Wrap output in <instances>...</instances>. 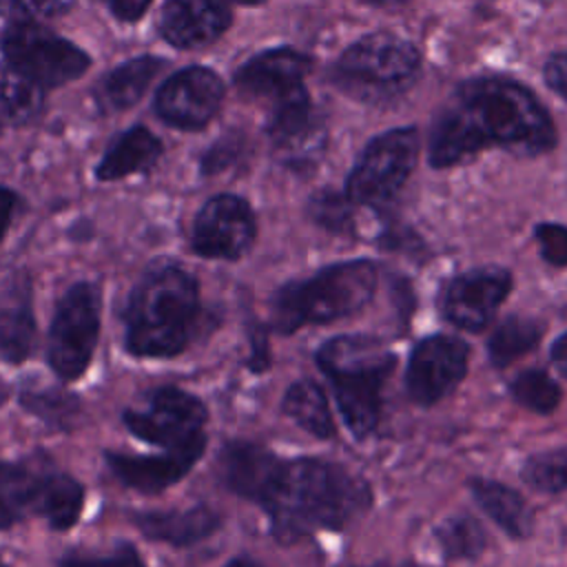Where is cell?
I'll return each instance as SVG.
<instances>
[{
    "instance_id": "52a82bcc",
    "label": "cell",
    "mask_w": 567,
    "mask_h": 567,
    "mask_svg": "<svg viewBox=\"0 0 567 567\" xmlns=\"http://www.w3.org/2000/svg\"><path fill=\"white\" fill-rule=\"evenodd\" d=\"M421 64L419 49L394 33H370L352 42L332 69V82L357 100L383 102L410 86Z\"/></svg>"
},
{
    "instance_id": "7bdbcfd3",
    "label": "cell",
    "mask_w": 567,
    "mask_h": 567,
    "mask_svg": "<svg viewBox=\"0 0 567 567\" xmlns=\"http://www.w3.org/2000/svg\"><path fill=\"white\" fill-rule=\"evenodd\" d=\"M224 4H246V7H255V4H261L266 0H221Z\"/></svg>"
},
{
    "instance_id": "b9f144b4",
    "label": "cell",
    "mask_w": 567,
    "mask_h": 567,
    "mask_svg": "<svg viewBox=\"0 0 567 567\" xmlns=\"http://www.w3.org/2000/svg\"><path fill=\"white\" fill-rule=\"evenodd\" d=\"M224 567H259L255 560H250L248 556H237L233 560H228Z\"/></svg>"
},
{
    "instance_id": "7a4b0ae2",
    "label": "cell",
    "mask_w": 567,
    "mask_h": 567,
    "mask_svg": "<svg viewBox=\"0 0 567 567\" xmlns=\"http://www.w3.org/2000/svg\"><path fill=\"white\" fill-rule=\"evenodd\" d=\"M272 536L299 540L317 529H341L370 505L368 485L346 467L319 458L281 461L272 485L259 503Z\"/></svg>"
},
{
    "instance_id": "6da1fadb",
    "label": "cell",
    "mask_w": 567,
    "mask_h": 567,
    "mask_svg": "<svg viewBox=\"0 0 567 567\" xmlns=\"http://www.w3.org/2000/svg\"><path fill=\"white\" fill-rule=\"evenodd\" d=\"M556 140L547 109L527 86L503 75H478L461 82L452 104L434 117L427 159L434 168H447L489 146L540 155Z\"/></svg>"
},
{
    "instance_id": "ba28073f",
    "label": "cell",
    "mask_w": 567,
    "mask_h": 567,
    "mask_svg": "<svg viewBox=\"0 0 567 567\" xmlns=\"http://www.w3.org/2000/svg\"><path fill=\"white\" fill-rule=\"evenodd\" d=\"M100 317L102 295L93 281H75L58 299L49 326L47 363L60 381H75L89 370L100 339Z\"/></svg>"
},
{
    "instance_id": "8fae6325",
    "label": "cell",
    "mask_w": 567,
    "mask_h": 567,
    "mask_svg": "<svg viewBox=\"0 0 567 567\" xmlns=\"http://www.w3.org/2000/svg\"><path fill=\"white\" fill-rule=\"evenodd\" d=\"M7 64L29 75L44 89L78 80L91 64V58L38 22H11L0 38Z\"/></svg>"
},
{
    "instance_id": "f35d334b",
    "label": "cell",
    "mask_w": 567,
    "mask_h": 567,
    "mask_svg": "<svg viewBox=\"0 0 567 567\" xmlns=\"http://www.w3.org/2000/svg\"><path fill=\"white\" fill-rule=\"evenodd\" d=\"M153 0H106L109 9L120 18V20H126V22H133L137 18H142V13L148 9Z\"/></svg>"
},
{
    "instance_id": "277c9868",
    "label": "cell",
    "mask_w": 567,
    "mask_h": 567,
    "mask_svg": "<svg viewBox=\"0 0 567 567\" xmlns=\"http://www.w3.org/2000/svg\"><path fill=\"white\" fill-rule=\"evenodd\" d=\"M317 363L332 383L350 432L357 439L368 436L381 414V390L394 354L372 337L341 334L317 350Z\"/></svg>"
},
{
    "instance_id": "f546056e",
    "label": "cell",
    "mask_w": 567,
    "mask_h": 567,
    "mask_svg": "<svg viewBox=\"0 0 567 567\" xmlns=\"http://www.w3.org/2000/svg\"><path fill=\"white\" fill-rule=\"evenodd\" d=\"M434 536L447 558H474L485 549L487 543L485 529L470 516H454L443 520Z\"/></svg>"
},
{
    "instance_id": "7c38bea8",
    "label": "cell",
    "mask_w": 567,
    "mask_h": 567,
    "mask_svg": "<svg viewBox=\"0 0 567 567\" xmlns=\"http://www.w3.org/2000/svg\"><path fill=\"white\" fill-rule=\"evenodd\" d=\"M257 235V221L244 197L221 193L210 197L195 215L190 248L204 259H239Z\"/></svg>"
},
{
    "instance_id": "5bb4252c",
    "label": "cell",
    "mask_w": 567,
    "mask_h": 567,
    "mask_svg": "<svg viewBox=\"0 0 567 567\" xmlns=\"http://www.w3.org/2000/svg\"><path fill=\"white\" fill-rule=\"evenodd\" d=\"M465 341L447 334L423 339L410 354L405 388L414 403L432 405L450 394L467 372Z\"/></svg>"
},
{
    "instance_id": "44dd1931",
    "label": "cell",
    "mask_w": 567,
    "mask_h": 567,
    "mask_svg": "<svg viewBox=\"0 0 567 567\" xmlns=\"http://www.w3.org/2000/svg\"><path fill=\"white\" fill-rule=\"evenodd\" d=\"M284 458L250 441H230L219 452V476L224 485L257 505L272 485Z\"/></svg>"
},
{
    "instance_id": "4dcf8cb0",
    "label": "cell",
    "mask_w": 567,
    "mask_h": 567,
    "mask_svg": "<svg viewBox=\"0 0 567 567\" xmlns=\"http://www.w3.org/2000/svg\"><path fill=\"white\" fill-rule=\"evenodd\" d=\"M512 396L527 410L538 414H549L560 403V388L558 383L543 370H527L520 372L512 385Z\"/></svg>"
},
{
    "instance_id": "d4e9b609",
    "label": "cell",
    "mask_w": 567,
    "mask_h": 567,
    "mask_svg": "<svg viewBox=\"0 0 567 567\" xmlns=\"http://www.w3.org/2000/svg\"><path fill=\"white\" fill-rule=\"evenodd\" d=\"M476 503L483 512L514 538H525L532 532V509L518 492L496 481L474 478L470 483Z\"/></svg>"
},
{
    "instance_id": "d6a6232c",
    "label": "cell",
    "mask_w": 567,
    "mask_h": 567,
    "mask_svg": "<svg viewBox=\"0 0 567 567\" xmlns=\"http://www.w3.org/2000/svg\"><path fill=\"white\" fill-rule=\"evenodd\" d=\"M58 567H146L144 558L131 543H117L109 551H69Z\"/></svg>"
},
{
    "instance_id": "f1b7e54d",
    "label": "cell",
    "mask_w": 567,
    "mask_h": 567,
    "mask_svg": "<svg viewBox=\"0 0 567 567\" xmlns=\"http://www.w3.org/2000/svg\"><path fill=\"white\" fill-rule=\"evenodd\" d=\"M543 337V326L529 317H507L489 334L487 354L496 368L514 363L518 357L536 348Z\"/></svg>"
},
{
    "instance_id": "7402d4cb",
    "label": "cell",
    "mask_w": 567,
    "mask_h": 567,
    "mask_svg": "<svg viewBox=\"0 0 567 567\" xmlns=\"http://www.w3.org/2000/svg\"><path fill=\"white\" fill-rule=\"evenodd\" d=\"M133 525L155 543H166L173 547H190L221 525V518L208 505H193L186 509H164V512H135L131 514Z\"/></svg>"
},
{
    "instance_id": "60d3db41",
    "label": "cell",
    "mask_w": 567,
    "mask_h": 567,
    "mask_svg": "<svg viewBox=\"0 0 567 567\" xmlns=\"http://www.w3.org/2000/svg\"><path fill=\"white\" fill-rule=\"evenodd\" d=\"M551 363L567 379V332L554 341V346H551Z\"/></svg>"
},
{
    "instance_id": "1f68e13d",
    "label": "cell",
    "mask_w": 567,
    "mask_h": 567,
    "mask_svg": "<svg viewBox=\"0 0 567 567\" xmlns=\"http://www.w3.org/2000/svg\"><path fill=\"white\" fill-rule=\"evenodd\" d=\"M523 481L540 492H560L567 487V445L534 454L520 470Z\"/></svg>"
},
{
    "instance_id": "cb8c5ba5",
    "label": "cell",
    "mask_w": 567,
    "mask_h": 567,
    "mask_svg": "<svg viewBox=\"0 0 567 567\" xmlns=\"http://www.w3.org/2000/svg\"><path fill=\"white\" fill-rule=\"evenodd\" d=\"M162 66L164 62L153 55H140V58L126 60L102 80L97 91L100 102L113 111L131 109L146 93L148 84L153 82V78Z\"/></svg>"
},
{
    "instance_id": "30bf717a",
    "label": "cell",
    "mask_w": 567,
    "mask_h": 567,
    "mask_svg": "<svg viewBox=\"0 0 567 567\" xmlns=\"http://www.w3.org/2000/svg\"><path fill=\"white\" fill-rule=\"evenodd\" d=\"M419 148L414 126L390 128L372 137L346 179L348 199L363 206H383L394 199L416 166Z\"/></svg>"
},
{
    "instance_id": "2e32d148",
    "label": "cell",
    "mask_w": 567,
    "mask_h": 567,
    "mask_svg": "<svg viewBox=\"0 0 567 567\" xmlns=\"http://www.w3.org/2000/svg\"><path fill=\"white\" fill-rule=\"evenodd\" d=\"M204 450L206 441L142 456L124 454L117 450H104V461L111 474L124 487L135 489L140 494H159L171 485L179 483L202 458Z\"/></svg>"
},
{
    "instance_id": "9c48e42d",
    "label": "cell",
    "mask_w": 567,
    "mask_h": 567,
    "mask_svg": "<svg viewBox=\"0 0 567 567\" xmlns=\"http://www.w3.org/2000/svg\"><path fill=\"white\" fill-rule=\"evenodd\" d=\"M206 405L177 385L151 388L122 412V423L135 439L162 450L206 441Z\"/></svg>"
},
{
    "instance_id": "ab89813d",
    "label": "cell",
    "mask_w": 567,
    "mask_h": 567,
    "mask_svg": "<svg viewBox=\"0 0 567 567\" xmlns=\"http://www.w3.org/2000/svg\"><path fill=\"white\" fill-rule=\"evenodd\" d=\"M16 206H18V195L11 188L0 186V241L7 235V230H9V224H11V217L16 213Z\"/></svg>"
},
{
    "instance_id": "836d02e7",
    "label": "cell",
    "mask_w": 567,
    "mask_h": 567,
    "mask_svg": "<svg viewBox=\"0 0 567 567\" xmlns=\"http://www.w3.org/2000/svg\"><path fill=\"white\" fill-rule=\"evenodd\" d=\"M352 202L348 199V195H339L332 190H323L317 193L310 202V215L317 224H321L328 230L334 233H343L350 228V219H352Z\"/></svg>"
},
{
    "instance_id": "ffe728a7",
    "label": "cell",
    "mask_w": 567,
    "mask_h": 567,
    "mask_svg": "<svg viewBox=\"0 0 567 567\" xmlns=\"http://www.w3.org/2000/svg\"><path fill=\"white\" fill-rule=\"evenodd\" d=\"M266 133L272 146L288 159L308 155L315 146H321L323 128L315 117L306 86H297L272 102Z\"/></svg>"
},
{
    "instance_id": "8992f818",
    "label": "cell",
    "mask_w": 567,
    "mask_h": 567,
    "mask_svg": "<svg viewBox=\"0 0 567 567\" xmlns=\"http://www.w3.org/2000/svg\"><path fill=\"white\" fill-rule=\"evenodd\" d=\"M379 270L368 259L341 261L317 275L281 286L272 297L270 319L275 330L295 332L343 319L361 310L374 295Z\"/></svg>"
},
{
    "instance_id": "d6986e66",
    "label": "cell",
    "mask_w": 567,
    "mask_h": 567,
    "mask_svg": "<svg viewBox=\"0 0 567 567\" xmlns=\"http://www.w3.org/2000/svg\"><path fill=\"white\" fill-rule=\"evenodd\" d=\"M35 337L33 284L24 272H13L0 284V359L9 365L24 363L33 352Z\"/></svg>"
},
{
    "instance_id": "74e56055",
    "label": "cell",
    "mask_w": 567,
    "mask_h": 567,
    "mask_svg": "<svg viewBox=\"0 0 567 567\" xmlns=\"http://www.w3.org/2000/svg\"><path fill=\"white\" fill-rule=\"evenodd\" d=\"M543 75L547 86L563 100H567V53H554L551 58H547Z\"/></svg>"
},
{
    "instance_id": "ee69618b",
    "label": "cell",
    "mask_w": 567,
    "mask_h": 567,
    "mask_svg": "<svg viewBox=\"0 0 567 567\" xmlns=\"http://www.w3.org/2000/svg\"><path fill=\"white\" fill-rule=\"evenodd\" d=\"M0 567H7V563H4V560H2V558H0Z\"/></svg>"
},
{
    "instance_id": "e575fe53",
    "label": "cell",
    "mask_w": 567,
    "mask_h": 567,
    "mask_svg": "<svg viewBox=\"0 0 567 567\" xmlns=\"http://www.w3.org/2000/svg\"><path fill=\"white\" fill-rule=\"evenodd\" d=\"M69 4L71 0H0V11L11 22H35V18L55 16Z\"/></svg>"
},
{
    "instance_id": "83f0119b",
    "label": "cell",
    "mask_w": 567,
    "mask_h": 567,
    "mask_svg": "<svg viewBox=\"0 0 567 567\" xmlns=\"http://www.w3.org/2000/svg\"><path fill=\"white\" fill-rule=\"evenodd\" d=\"M18 401L29 414L60 432H71L82 421V401L64 388L22 390Z\"/></svg>"
},
{
    "instance_id": "f6af8a7d",
    "label": "cell",
    "mask_w": 567,
    "mask_h": 567,
    "mask_svg": "<svg viewBox=\"0 0 567 567\" xmlns=\"http://www.w3.org/2000/svg\"><path fill=\"white\" fill-rule=\"evenodd\" d=\"M401 567H414V565H401Z\"/></svg>"
},
{
    "instance_id": "d590c367",
    "label": "cell",
    "mask_w": 567,
    "mask_h": 567,
    "mask_svg": "<svg viewBox=\"0 0 567 567\" xmlns=\"http://www.w3.org/2000/svg\"><path fill=\"white\" fill-rule=\"evenodd\" d=\"M536 239L545 261L551 266H567V226L551 221L538 224Z\"/></svg>"
},
{
    "instance_id": "ac0fdd59",
    "label": "cell",
    "mask_w": 567,
    "mask_h": 567,
    "mask_svg": "<svg viewBox=\"0 0 567 567\" xmlns=\"http://www.w3.org/2000/svg\"><path fill=\"white\" fill-rule=\"evenodd\" d=\"M230 9L221 0H166L157 29L175 49H199L230 27Z\"/></svg>"
},
{
    "instance_id": "5b68a950",
    "label": "cell",
    "mask_w": 567,
    "mask_h": 567,
    "mask_svg": "<svg viewBox=\"0 0 567 567\" xmlns=\"http://www.w3.org/2000/svg\"><path fill=\"white\" fill-rule=\"evenodd\" d=\"M84 485L35 452L20 461H0V532L40 516L55 532L75 527L84 509Z\"/></svg>"
},
{
    "instance_id": "484cf974",
    "label": "cell",
    "mask_w": 567,
    "mask_h": 567,
    "mask_svg": "<svg viewBox=\"0 0 567 567\" xmlns=\"http://www.w3.org/2000/svg\"><path fill=\"white\" fill-rule=\"evenodd\" d=\"M44 109V86L11 64L0 66V122L29 124Z\"/></svg>"
},
{
    "instance_id": "3957f363",
    "label": "cell",
    "mask_w": 567,
    "mask_h": 567,
    "mask_svg": "<svg viewBox=\"0 0 567 567\" xmlns=\"http://www.w3.org/2000/svg\"><path fill=\"white\" fill-rule=\"evenodd\" d=\"M124 348L135 359H173L202 323L197 279L177 261H153L131 288L124 310Z\"/></svg>"
},
{
    "instance_id": "603a6c76",
    "label": "cell",
    "mask_w": 567,
    "mask_h": 567,
    "mask_svg": "<svg viewBox=\"0 0 567 567\" xmlns=\"http://www.w3.org/2000/svg\"><path fill=\"white\" fill-rule=\"evenodd\" d=\"M162 155V142L144 126H133L122 133L109 151L102 155L95 177L102 182H115L133 173L148 171Z\"/></svg>"
},
{
    "instance_id": "9a60e30c",
    "label": "cell",
    "mask_w": 567,
    "mask_h": 567,
    "mask_svg": "<svg viewBox=\"0 0 567 567\" xmlns=\"http://www.w3.org/2000/svg\"><path fill=\"white\" fill-rule=\"evenodd\" d=\"M512 275L498 266L467 270L450 281L443 295L445 317L463 330L485 328L507 299Z\"/></svg>"
},
{
    "instance_id": "8d00e7d4",
    "label": "cell",
    "mask_w": 567,
    "mask_h": 567,
    "mask_svg": "<svg viewBox=\"0 0 567 567\" xmlns=\"http://www.w3.org/2000/svg\"><path fill=\"white\" fill-rule=\"evenodd\" d=\"M239 148H241L239 135H228V137L217 140L202 157V173L215 175V173L228 168L239 157Z\"/></svg>"
},
{
    "instance_id": "e0dca14e",
    "label": "cell",
    "mask_w": 567,
    "mask_h": 567,
    "mask_svg": "<svg viewBox=\"0 0 567 567\" xmlns=\"http://www.w3.org/2000/svg\"><path fill=\"white\" fill-rule=\"evenodd\" d=\"M310 66L312 62L306 53L292 47H277L246 60L235 73V84L248 97L275 102L292 89L303 86Z\"/></svg>"
},
{
    "instance_id": "4fadbf2b",
    "label": "cell",
    "mask_w": 567,
    "mask_h": 567,
    "mask_svg": "<svg viewBox=\"0 0 567 567\" xmlns=\"http://www.w3.org/2000/svg\"><path fill=\"white\" fill-rule=\"evenodd\" d=\"M224 82L208 66H186L171 75L155 95V113L175 128H204L219 111Z\"/></svg>"
},
{
    "instance_id": "4316f807",
    "label": "cell",
    "mask_w": 567,
    "mask_h": 567,
    "mask_svg": "<svg viewBox=\"0 0 567 567\" xmlns=\"http://www.w3.org/2000/svg\"><path fill=\"white\" fill-rule=\"evenodd\" d=\"M284 412L308 434L317 439H330L334 434V421L328 408L323 390L308 379L292 383L284 396Z\"/></svg>"
}]
</instances>
